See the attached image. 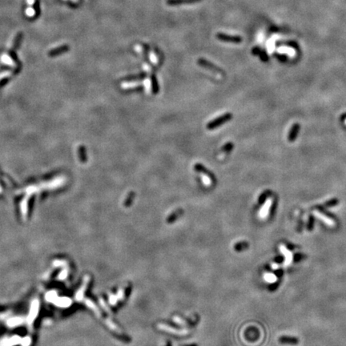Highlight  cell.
Wrapping results in <instances>:
<instances>
[{"instance_id":"cell-4","label":"cell","mask_w":346,"mask_h":346,"mask_svg":"<svg viewBox=\"0 0 346 346\" xmlns=\"http://www.w3.org/2000/svg\"><path fill=\"white\" fill-rule=\"evenodd\" d=\"M198 63L199 65L200 66V67H202V68L208 69V70H211L212 71H213V72H216L217 73V74H222V75L223 74V71L221 70V68H217L216 66L214 65L213 63H210V62H208V61L205 60V59H200L198 60Z\"/></svg>"},{"instance_id":"cell-22","label":"cell","mask_w":346,"mask_h":346,"mask_svg":"<svg viewBox=\"0 0 346 346\" xmlns=\"http://www.w3.org/2000/svg\"><path fill=\"white\" fill-rule=\"evenodd\" d=\"M279 285H280V281H276V282H274V283L271 284L269 285V288H268V289H269L270 291H275V290L277 289Z\"/></svg>"},{"instance_id":"cell-9","label":"cell","mask_w":346,"mask_h":346,"mask_svg":"<svg viewBox=\"0 0 346 346\" xmlns=\"http://www.w3.org/2000/svg\"><path fill=\"white\" fill-rule=\"evenodd\" d=\"M218 37L220 38V39L224 41H229V42H241V39L238 37H232V36H228L226 35H218Z\"/></svg>"},{"instance_id":"cell-10","label":"cell","mask_w":346,"mask_h":346,"mask_svg":"<svg viewBox=\"0 0 346 346\" xmlns=\"http://www.w3.org/2000/svg\"><path fill=\"white\" fill-rule=\"evenodd\" d=\"M135 196H136V193H135L134 192H130L128 193L125 201H124V206H125V207H130V206L131 205V203H132L133 200H134Z\"/></svg>"},{"instance_id":"cell-14","label":"cell","mask_w":346,"mask_h":346,"mask_svg":"<svg viewBox=\"0 0 346 346\" xmlns=\"http://www.w3.org/2000/svg\"><path fill=\"white\" fill-rule=\"evenodd\" d=\"M233 148H234L233 143L228 142V143H225V144L222 147L221 150H222V151H223V152H230L233 149Z\"/></svg>"},{"instance_id":"cell-26","label":"cell","mask_w":346,"mask_h":346,"mask_svg":"<svg viewBox=\"0 0 346 346\" xmlns=\"http://www.w3.org/2000/svg\"><path fill=\"white\" fill-rule=\"evenodd\" d=\"M100 304H101V305L103 306V309H105L106 311H108V313H111V311H110V310H109V309H108V307H107V305H106V304H105V303L103 302V300H100Z\"/></svg>"},{"instance_id":"cell-3","label":"cell","mask_w":346,"mask_h":346,"mask_svg":"<svg viewBox=\"0 0 346 346\" xmlns=\"http://www.w3.org/2000/svg\"><path fill=\"white\" fill-rule=\"evenodd\" d=\"M194 169H195V171L197 172L202 173L203 175H205V176H208V178L210 179V180L212 181L214 184H216V176H215V175H214L212 172H210V171L208 170V169H207L203 164H201V163H196L195 166H194Z\"/></svg>"},{"instance_id":"cell-23","label":"cell","mask_w":346,"mask_h":346,"mask_svg":"<svg viewBox=\"0 0 346 346\" xmlns=\"http://www.w3.org/2000/svg\"><path fill=\"white\" fill-rule=\"evenodd\" d=\"M268 196V192H264L263 194H261V196H260V198H259V202L261 203H263L264 201H265V200L267 199V196Z\"/></svg>"},{"instance_id":"cell-24","label":"cell","mask_w":346,"mask_h":346,"mask_svg":"<svg viewBox=\"0 0 346 346\" xmlns=\"http://www.w3.org/2000/svg\"><path fill=\"white\" fill-rule=\"evenodd\" d=\"M116 295L118 296L119 300H123V297H124V290L123 289H120Z\"/></svg>"},{"instance_id":"cell-18","label":"cell","mask_w":346,"mask_h":346,"mask_svg":"<svg viewBox=\"0 0 346 346\" xmlns=\"http://www.w3.org/2000/svg\"><path fill=\"white\" fill-rule=\"evenodd\" d=\"M86 303H87V304H88L89 307H90L91 309H93L94 311H95V313L96 314H97V316H99V309L96 308V306L94 304V303H93L92 301H89V300H88V301H86Z\"/></svg>"},{"instance_id":"cell-13","label":"cell","mask_w":346,"mask_h":346,"mask_svg":"<svg viewBox=\"0 0 346 346\" xmlns=\"http://www.w3.org/2000/svg\"><path fill=\"white\" fill-rule=\"evenodd\" d=\"M182 212H183V211L181 210V209H180V210L176 211V212H174L173 213L171 214L170 216H169V217H168V222H172V221H175L179 216H180L181 214H182Z\"/></svg>"},{"instance_id":"cell-12","label":"cell","mask_w":346,"mask_h":346,"mask_svg":"<svg viewBox=\"0 0 346 346\" xmlns=\"http://www.w3.org/2000/svg\"><path fill=\"white\" fill-rule=\"evenodd\" d=\"M271 207V201L268 200L265 203V204H264V206L263 208H262V209H261V217H264V216H265L266 215H267V213H268V210H269V208Z\"/></svg>"},{"instance_id":"cell-19","label":"cell","mask_w":346,"mask_h":346,"mask_svg":"<svg viewBox=\"0 0 346 346\" xmlns=\"http://www.w3.org/2000/svg\"><path fill=\"white\" fill-rule=\"evenodd\" d=\"M304 258H305L304 255L301 253H296L293 256V261L294 262H299V261H302Z\"/></svg>"},{"instance_id":"cell-16","label":"cell","mask_w":346,"mask_h":346,"mask_svg":"<svg viewBox=\"0 0 346 346\" xmlns=\"http://www.w3.org/2000/svg\"><path fill=\"white\" fill-rule=\"evenodd\" d=\"M314 222H315L314 217L312 215H310L309 217V220H308V223H307V229H308V231H309V232L313 231L314 228Z\"/></svg>"},{"instance_id":"cell-7","label":"cell","mask_w":346,"mask_h":346,"mask_svg":"<svg viewBox=\"0 0 346 346\" xmlns=\"http://www.w3.org/2000/svg\"><path fill=\"white\" fill-rule=\"evenodd\" d=\"M151 90H152L153 94H158L159 91H160V87H159L158 81H157L155 74H152L151 76Z\"/></svg>"},{"instance_id":"cell-28","label":"cell","mask_w":346,"mask_h":346,"mask_svg":"<svg viewBox=\"0 0 346 346\" xmlns=\"http://www.w3.org/2000/svg\"><path fill=\"white\" fill-rule=\"evenodd\" d=\"M275 274H276V276H277L278 277H280V276H282V274H283V271H282V270H281V269H279V270H276V272H275Z\"/></svg>"},{"instance_id":"cell-1","label":"cell","mask_w":346,"mask_h":346,"mask_svg":"<svg viewBox=\"0 0 346 346\" xmlns=\"http://www.w3.org/2000/svg\"><path fill=\"white\" fill-rule=\"evenodd\" d=\"M232 119V113H225L223 115L219 116L217 118L214 119L213 120L210 121L209 123L206 125V128L208 130H214L216 128L221 127L229 120Z\"/></svg>"},{"instance_id":"cell-20","label":"cell","mask_w":346,"mask_h":346,"mask_svg":"<svg viewBox=\"0 0 346 346\" xmlns=\"http://www.w3.org/2000/svg\"><path fill=\"white\" fill-rule=\"evenodd\" d=\"M119 301V298L117 295H110L109 296V301L112 305H115V304L117 303V301Z\"/></svg>"},{"instance_id":"cell-21","label":"cell","mask_w":346,"mask_h":346,"mask_svg":"<svg viewBox=\"0 0 346 346\" xmlns=\"http://www.w3.org/2000/svg\"><path fill=\"white\" fill-rule=\"evenodd\" d=\"M173 320H174V321H175L176 323L179 324H181V325H185L186 324L185 321H183V319L180 318V317H179V316H174V317H173Z\"/></svg>"},{"instance_id":"cell-6","label":"cell","mask_w":346,"mask_h":346,"mask_svg":"<svg viewBox=\"0 0 346 346\" xmlns=\"http://www.w3.org/2000/svg\"><path fill=\"white\" fill-rule=\"evenodd\" d=\"M299 130H300V124L299 123H294L293 127L291 128V129H290V131H289V133H288V140L290 141V142H293L296 139V137H297Z\"/></svg>"},{"instance_id":"cell-15","label":"cell","mask_w":346,"mask_h":346,"mask_svg":"<svg viewBox=\"0 0 346 346\" xmlns=\"http://www.w3.org/2000/svg\"><path fill=\"white\" fill-rule=\"evenodd\" d=\"M338 203H339L338 200L336 198H334L331 199V200H328L327 202H325L324 206L327 207V208H332V207H334V206L337 205Z\"/></svg>"},{"instance_id":"cell-27","label":"cell","mask_w":346,"mask_h":346,"mask_svg":"<svg viewBox=\"0 0 346 346\" xmlns=\"http://www.w3.org/2000/svg\"><path fill=\"white\" fill-rule=\"evenodd\" d=\"M283 260H284L283 256H278L277 257H276V260H275V261H276V262H277L278 264H281V263H282Z\"/></svg>"},{"instance_id":"cell-5","label":"cell","mask_w":346,"mask_h":346,"mask_svg":"<svg viewBox=\"0 0 346 346\" xmlns=\"http://www.w3.org/2000/svg\"><path fill=\"white\" fill-rule=\"evenodd\" d=\"M278 341L281 344L284 345H297L300 342V340L297 337L290 336H281L279 337Z\"/></svg>"},{"instance_id":"cell-11","label":"cell","mask_w":346,"mask_h":346,"mask_svg":"<svg viewBox=\"0 0 346 346\" xmlns=\"http://www.w3.org/2000/svg\"><path fill=\"white\" fill-rule=\"evenodd\" d=\"M316 215L318 217H320V218L321 219V220H323L325 223H327L328 224H329V225H333L334 222L333 221H332L331 219L329 218V217H328V216H326V215H324V214L321 213V212H319V211H316Z\"/></svg>"},{"instance_id":"cell-25","label":"cell","mask_w":346,"mask_h":346,"mask_svg":"<svg viewBox=\"0 0 346 346\" xmlns=\"http://www.w3.org/2000/svg\"><path fill=\"white\" fill-rule=\"evenodd\" d=\"M281 251L283 252V253L286 256V261H287V262H288V261H289V257H290V256H289V253H288V250H287L285 248H281Z\"/></svg>"},{"instance_id":"cell-2","label":"cell","mask_w":346,"mask_h":346,"mask_svg":"<svg viewBox=\"0 0 346 346\" xmlns=\"http://www.w3.org/2000/svg\"><path fill=\"white\" fill-rule=\"evenodd\" d=\"M157 328L160 330L168 332V333H170L174 334V335H177V336H185L189 333L188 329H176L171 327V326L164 324H158Z\"/></svg>"},{"instance_id":"cell-8","label":"cell","mask_w":346,"mask_h":346,"mask_svg":"<svg viewBox=\"0 0 346 346\" xmlns=\"http://www.w3.org/2000/svg\"><path fill=\"white\" fill-rule=\"evenodd\" d=\"M146 77H147V73L143 72V73H140V74H139V75H131V76H128V77H126L124 79L127 81L142 80V79H144Z\"/></svg>"},{"instance_id":"cell-17","label":"cell","mask_w":346,"mask_h":346,"mask_svg":"<svg viewBox=\"0 0 346 346\" xmlns=\"http://www.w3.org/2000/svg\"><path fill=\"white\" fill-rule=\"evenodd\" d=\"M106 323H107V324H108V326L110 328L111 330H113V331L116 332V333H120L121 332L120 330L119 329V328L117 327V326L115 325V324L113 323L112 321H111L110 320H106Z\"/></svg>"}]
</instances>
